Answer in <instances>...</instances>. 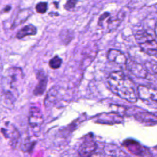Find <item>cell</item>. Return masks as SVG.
<instances>
[{
  "label": "cell",
  "mask_w": 157,
  "mask_h": 157,
  "mask_svg": "<svg viewBox=\"0 0 157 157\" xmlns=\"http://www.w3.org/2000/svg\"><path fill=\"white\" fill-rule=\"evenodd\" d=\"M145 66L148 72L157 77V62L154 61H147L145 63Z\"/></svg>",
  "instance_id": "e0dca14e"
},
{
  "label": "cell",
  "mask_w": 157,
  "mask_h": 157,
  "mask_svg": "<svg viewBox=\"0 0 157 157\" xmlns=\"http://www.w3.org/2000/svg\"><path fill=\"white\" fill-rule=\"evenodd\" d=\"M139 49L145 54L157 58V41L155 36L146 31H139L134 34Z\"/></svg>",
  "instance_id": "7a4b0ae2"
},
{
  "label": "cell",
  "mask_w": 157,
  "mask_h": 157,
  "mask_svg": "<svg viewBox=\"0 0 157 157\" xmlns=\"http://www.w3.org/2000/svg\"><path fill=\"white\" fill-rule=\"evenodd\" d=\"M57 93H58V91L56 87L55 86L51 88L48 91L44 99V105L45 107H51L55 104L56 100Z\"/></svg>",
  "instance_id": "9a60e30c"
},
{
  "label": "cell",
  "mask_w": 157,
  "mask_h": 157,
  "mask_svg": "<svg viewBox=\"0 0 157 157\" xmlns=\"http://www.w3.org/2000/svg\"><path fill=\"white\" fill-rule=\"evenodd\" d=\"M10 9H11V7H10V6H6V7L4 8V9H3L2 10H3V12H8L10 10Z\"/></svg>",
  "instance_id": "44dd1931"
},
{
  "label": "cell",
  "mask_w": 157,
  "mask_h": 157,
  "mask_svg": "<svg viewBox=\"0 0 157 157\" xmlns=\"http://www.w3.org/2000/svg\"><path fill=\"white\" fill-rule=\"evenodd\" d=\"M126 69L133 75L138 78H145L148 74V71L141 63L133 59H128L126 66Z\"/></svg>",
  "instance_id": "8992f818"
},
{
  "label": "cell",
  "mask_w": 157,
  "mask_h": 157,
  "mask_svg": "<svg viewBox=\"0 0 157 157\" xmlns=\"http://www.w3.org/2000/svg\"><path fill=\"white\" fill-rule=\"evenodd\" d=\"M23 78L24 75L20 68L12 67L7 69L2 78V86L5 93H12L10 90H15Z\"/></svg>",
  "instance_id": "3957f363"
},
{
  "label": "cell",
  "mask_w": 157,
  "mask_h": 157,
  "mask_svg": "<svg viewBox=\"0 0 157 157\" xmlns=\"http://www.w3.org/2000/svg\"><path fill=\"white\" fill-rule=\"evenodd\" d=\"M106 153L113 157H127V155L118 147L114 145H109L105 147Z\"/></svg>",
  "instance_id": "2e32d148"
},
{
  "label": "cell",
  "mask_w": 157,
  "mask_h": 157,
  "mask_svg": "<svg viewBox=\"0 0 157 157\" xmlns=\"http://www.w3.org/2000/svg\"><path fill=\"white\" fill-rule=\"evenodd\" d=\"M78 2V0H67L64 5V9L67 11H72Z\"/></svg>",
  "instance_id": "ffe728a7"
},
{
  "label": "cell",
  "mask_w": 157,
  "mask_h": 157,
  "mask_svg": "<svg viewBox=\"0 0 157 157\" xmlns=\"http://www.w3.org/2000/svg\"><path fill=\"white\" fill-rule=\"evenodd\" d=\"M36 78L39 82L33 90L35 96H40L44 94L47 85V77L43 71H39L36 74Z\"/></svg>",
  "instance_id": "8fae6325"
},
{
  "label": "cell",
  "mask_w": 157,
  "mask_h": 157,
  "mask_svg": "<svg viewBox=\"0 0 157 157\" xmlns=\"http://www.w3.org/2000/svg\"><path fill=\"white\" fill-rule=\"evenodd\" d=\"M33 14V12L30 8L20 9L13 21L11 28L15 29L18 26L24 23Z\"/></svg>",
  "instance_id": "7c38bea8"
},
{
  "label": "cell",
  "mask_w": 157,
  "mask_h": 157,
  "mask_svg": "<svg viewBox=\"0 0 157 157\" xmlns=\"http://www.w3.org/2000/svg\"><path fill=\"white\" fill-rule=\"evenodd\" d=\"M28 123L30 127L35 131L40 130L43 123V115L38 107L33 106L29 109Z\"/></svg>",
  "instance_id": "52a82bcc"
},
{
  "label": "cell",
  "mask_w": 157,
  "mask_h": 157,
  "mask_svg": "<svg viewBox=\"0 0 157 157\" xmlns=\"http://www.w3.org/2000/svg\"><path fill=\"white\" fill-rule=\"evenodd\" d=\"M37 33V28L33 25H28L20 29L16 34V38L21 39L28 36H34Z\"/></svg>",
  "instance_id": "5bb4252c"
},
{
  "label": "cell",
  "mask_w": 157,
  "mask_h": 157,
  "mask_svg": "<svg viewBox=\"0 0 157 157\" xmlns=\"http://www.w3.org/2000/svg\"><path fill=\"white\" fill-rule=\"evenodd\" d=\"M61 64H62V59L57 55L52 58L49 61V63H48L50 67L53 69H56L59 68Z\"/></svg>",
  "instance_id": "ac0fdd59"
},
{
  "label": "cell",
  "mask_w": 157,
  "mask_h": 157,
  "mask_svg": "<svg viewBox=\"0 0 157 157\" xmlns=\"http://www.w3.org/2000/svg\"><path fill=\"white\" fill-rule=\"evenodd\" d=\"M124 17V15L123 12H119L115 16H112L109 12H104L99 17L98 24L99 26H102L105 21L110 30H113L120 25Z\"/></svg>",
  "instance_id": "5b68a950"
},
{
  "label": "cell",
  "mask_w": 157,
  "mask_h": 157,
  "mask_svg": "<svg viewBox=\"0 0 157 157\" xmlns=\"http://www.w3.org/2000/svg\"><path fill=\"white\" fill-rule=\"evenodd\" d=\"M135 118L140 122L157 123V114L150 112H140L134 115Z\"/></svg>",
  "instance_id": "4fadbf2b"
},
{
  "label": "cell",
  "mask_w": 157,
  "mask_h": 157,
  "mask_svg": "<svg viewBox=\"0 0 157 157\" xmlns=\"http://www.w3.org/2000/svg\"><path fill=\"white\" fill-rule=\"evenodd\" d=\"M137 91L139 98L157 108V90L146 85H139Z\"/></svg>",
  "instance_id": "277c9868"
},
{
  "label": "cell",
  "mask_w": 157,
  "mask_h": 157,
  "mask_svg": "<svg viewBox=\"0 0 157 157\" xmlns=\"http://www.w3.org/2000/svg\"><path fill=\"white\" fill-rule=\"evenodd\" d=\"M96 144L92 139H87L79 146L78 152L80 157H91L96 151Z\"/></svg>",
  "instance_id": "ba28073f"
},
{
  "label": "cell",
  "mask_w": 157,
  "mask_h": 157,
  "mask_svg": "<svg viewBox=\"0 0 157 157\" xmlns=\"http://www.w3.org/2000/svg\"><path fill=\"white\" fill-rule=\"evenodd\" d=\"M107 58L110 63H113L120 66H126L128 60V58L121 51L114 48H111L108 50Z\"/></svg>",
  "instance_id": "9c48e42d"
},
{
  "label": "cell",
  "mask_w": 157,
  "mask_h": 157,
  "mask_svg": "<svg viewBox=\"0 0 157 157\" xmlns=\"http://www.w3.org/2000/svg\"><path fill=\"white\" fill-rule=\"evenodd\" d=\"M107 83L111 91L119 98L131 103L137 101V88L132 79L123 71H116L110 73Z\"/></svg>",
  "instance_id": "6da1fadb"
},
{
  "label": "cell",
  "mask_w": 157,
  "mask_h": 157,
  "mask_svg": "<svg viewBox=\"0 0 157 157\" xmlns=\"http://www.w3.org/2000/svg\"><path fill=\"white\" fill-rule=\"evenodd\" d=\"M126 147L132 153L140 157H151L150 153L144 147H142L137 142L127 140L124 142Z\"/></svg>",
  "instance_id": "30bf717a"
},
{
  "label": "cell",
  "mask_w": 157,
  "mask_h": 157,
  "mask_svg": "<svg viewBox=\"0 0 157 157\" xmlns=\"http://www.w3.org/2000/svg\"><path fill=\"white\" fill-rule=\"evenodd\" d=\"M154 34H155V37L156 38V40L157 41V22L155 24V30H154Z\"/></svg>",
  "instance_id": "7402d4cb"
},
{
  "label": "cell",
  "mask_w": 157,
  "mask_h": 157,
  "mask_svg": "<svg viewBox=\"0 0 157 157\" xmlns=\"http://www.w3.org/2000/svg\"><path fill=\"white\" fill-rule=\"evenodd\" d=\"M47 2H40L36 6V10L39 13H45L47 10Z\"/></svg>",
  "instance_id": "d6986e66"
}]
</instances>
